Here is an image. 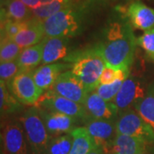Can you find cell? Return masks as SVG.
<instances>
[{
  "instance_id": "obj_14",
  "label": "cell",
  "mask_w": 154,
  "mask_h": 154,
  "mask_svg": "<svg viewBox=\"0 0 154 154\" xmlns=\"http://www.w3.org/2000/svg\"><path fill=\"white\" fill-rule=\"evenodd\" d=\"M126 17L133 28L147 31L154 28V9L140 1L131 3L126 11Z\"/></svg>"
},
{
  "instance_id": "obj_9",
  "label": "cell",
  "mask_w": 154,
  "mask_h": 154,
  "mask_svg": "<svg viewBox=\"0 0 154 154\" xmlns=\"http://www.w3.org/2000/svg\"><path fill=\"white\" fill-rule=\"evenodd\" d=\"M147 88L137 77L129 75L122 83L120 91L112 101L119 110V113L134 109L146 94Z\"/></svg>"
},
{
  "instance_id": "obj_21",
  "label": "cell",
  "mask_w": 154,
  "mask_h": 154,
  "mask_svg": "<svg viewBox=\"0 0 154 154\" xmlns=\"http://www.w3.org/2000/svg\"><path fill=\"white\" fill-rule=\"evenodd\" d=\"M73 5V0H41L38 8L33 10V17L45 21L54 14Z\"/></svg>"
},
{
  "instance_id": "obj_31",
  "label": "cell",
  "mask_w": 154,
  "mask_h": 154,
  "mask_svg": "<svg viewBox=\"0 0 154 154\" xmlns=\"http://www.w3.org/2000/svg\"><path fill=\"white\" fill-rule=\"evenodd\" d=\"M21 1H22L32 11L38 8L41 3V0H21Z\"/></svg>"
},
{
  "instance_id": "obj_7",
  "label": "cell",
  "mask_w": 154,
  "mask_h": 154,
  "mask_svg": "<svg viewBox=\"0 0 154 154\" xmlns=\"http://www.w3.org/2000/svg\"><path fill=\"white\" fill-rule=\"evenodd\" d=\"M35 106L72 116L82 124L88 119L84 105L57 95L49 90L45 92Z\"/></svg>"
},
{
  "instance_id": "obj_16",
  "label": "cell",
  "mask_w": 154,
  "mask_h": 154,
  "mask_svg": "<svg viewBox=\"0 0 154 154\" xmlns=\"http://www.w3.org/2000/svg\"><path fill=\"white\" fill-rule=\"evenodd\" d=\"M45 37L43 21L35 17L26 21L23 27L13 40L20 47L27 48L40 43Z\"/></svg>"
},
{
  "instance_id": "obj_23",
  "label": "cell",
  "mask_w": 154,
  "mask_h": 154,
  "mask_svg": "<svg viewBox=\"0 0 154 154\" xmlns=\"http://www.w3.org/2000/svg\"><path fill=\"white\" fill-rule=\"evenodd\" d=\"M134 109L154 130V82L147 87L145 97Z\"/></svg>"
},
{
  "instance_id": "obj_12",
  "label": "cell",
  "mask_w": 154,
  "mask_h": 154,
  "mask_svg": "<svg viewBox=\"0 0 154 154\" xmlns=\"http://www.w3.org/2000/svg\"><path fill=\"white\" fill-rule=\"evenodd\" d=\"M116 120L89 118L84 122V126L93 139L96 148L106 152L110 147L116 135Z\"/></svg>"
},
{
  "instance_id": "obj_24",
  "label": "cell",
  "mask_w": 154,
  "mask_h": 154,
  "mask_svg": "<svg viewBox=\"0 0 154 154\" xmlns=\"http://www.w3.org/2000/svg\"><path fill=\"white\" fill-rule=\"evenodd\" d=\"M0 95H1V115H9L15 113L22 108V105L16 97L11 94L5 83L0 81Z\"/></svg>"
},
{
  "instance_id": "obj_22",
  "label": "cell",
  "mask_w": 154,
  "mask_h": 154,
  "mask_svg": "<svg viewBox=\"0 0 154 154\" xmlns=\"http://www.w3.org/2000/svg\"><path fill=\"white\" fill-rule=\"evenodd\" d=\"M43 43L23 48L17 61L22 69H35L42 63Z\"/></svg>"
},
{
  "instance_id": "obj_30",
  "label": "cell",
  "mask_w": 154,
  "mask_h": 154,
  "mask_svg": "<svg viewBox=\"0 0 154 154\" xmlns=\"http://www.w3.org/2000/svg\"><path fill=\"white\" fill-rule=\"evenodd\" d=\"M24 22L16 21H7L1 23V39L3 38H13L17 36L23 27Z\"/></svg>"
},
{
  "instance_id": "obj_1",
  "label": "cell",
  "mask_w": 154,
  "mask_h": 154,
  "mask_svg": "<svg viewBox=\"0 0 154 154\" xmlns=\"http://www.w3.org/2000/svg\"><path fill=\"white\" fill-rule=\"evenodd\" d=\"M107 66L130 69L137 38L128 17L119 14L109 20L99 43Z\"/></svg>"
},
{
  "instance_id": "obj_28",
  "label": "cell",
  "mask_w": 154,
  "mask_h": 154,
  "mask_svg": "<svg viewBox=\"0 0 154 154\" xmlns=\"http://www.w3.org/2000/svg\"><path fill=\"white\" fill-rule=\"evenodd\" d=\"M137 45L142 48L147 58L154 62V28L145 31L138 37Z\"/></svg>"
},
{
  "instance_id": "obj_6",
  "label": "cell",
  "mask_w": 154,
  "mask_h": 154,
  "mask_svg": "<svg viewBox=\"0 0 154 154\" xmlns=\"http://www.w3.org/2000/svg\"><path fill=\"white\" fill-rule=\"evenodd\" d=\"M33 70L21 69L11 83L7 85L11 94L23 105H36L45 93L34 82Z\"/></svg>"
},
{
  "instance_id": "obj_11",
  "label": "cell",
  "mask_w": 154,
  "mask_h": 154,
  "mask_svg": "<svg viewBox=\"0 0 154 154\" xmlns=\"http://www.w3.org/2000/svg\"><path fill=\"white\" fill-rule=\"evenodd\" d=\"M37 108L51 138L70 134L78 127L77 125L80 124V122L72 116L45 110L40 107Z\"/></svg>"
},
{
  "instance_id": "obj_10",
  "label": "cell",
  "mask_w": 154,
  "mask_h": 154,
  "mask_svg": "<svg viewBox=\"0 0 154 154\" xmlns=\"http://www.w3.org/2000/svg\"><path fill=\"white\" fill-rule=\"evenodd\" d=\"M2 139L4 154H32L20 120H14L6 124Z\"/></svg>"
},
{
  "instance_id": "obj_17",
  "label": "cell",
  "mask_w": 154,
  "mask_h": 154,
  "mask_svg": "<svg viewBox=\"0 0 154 154\" xmlns=\"http://www.w3.org/2000/svg\"><path fill=\"white\" fill-rule=\"evenodd\" d=\"M69 38L59 37H45L42 40L43 52L41 65L55 63L57 61L64 60L69 52Z\"/></svg>"
},
{
  "instance_id": "obj_4",
  "label": "cell",
  "mask_w": 154,
  "mask_h": 154,
  "mask_svg": "<svg viewBox=\"0 0 154 154\" xmlns=\"http://www.w3.org/2000/svg\"><path fill=\"white\" fill-rule=\"evenodd\" d=\"M32 154H45L50 136L42 121L38 108L34 105L20 117Z\"/></svg>"
},
{
  "instance_id": "obj_27",
  "label": "cell",
  "mask_w": 154,
  "mask_h": 154,
  "mask_svg": "<svg viewBox=\"0 0 154 154\" xmlns=\"http://www.w3.org/2000/svg\"><path fill=\"white\" fill-rule=\"evenodd\" d=\"M124 81L125 80L117 79L115 82L110 83V84H104V85L99 84L96 88V89L94 90V92L99 94V96L102 99H105V101L112 102L116 98V96L118 94V92L120 91Z\"/></svg>"
},
{
  "instance_id": "obj_5",
  "label": "cell",
  "mask_w": 154,
  "mask_h": 154,
  "mask_svg": "<svg viewBox=\"0 0 154 154\" xmlns=\"http://www.w3.org/2000/svg\"><path fill=\"white\" fill-rule=\"evenodd\" d=\"M116 134L140 139L154 145V130L135 109L119 113L116 122Z\"/></svg>"
},
{
  "instance_id": "obj_19",
  "label": "cell",
  "mask_w": 154,
  "mask_h": 154,
  "mask_svg": "<svg viewBox=\"0 0 154 154\" xmlns=\"http://www.w3.org/2000/svg\"><path fill=\"white\" fill-rule=\"evenodd\" d=\"M33 17L32 10L21 0H5L1 3V23L10 20L24 22Z\"/></svg>"
},
{
  "instance_id": "obj_29",
  "label": "cell",
  "mask_w": 154,
  "mask_h": 154,
  "mask_svg": "<svg viewBox=\"0 0 154 154\" xmlns=\"http://www.w3.org/2000/svg\"><path fill=\"white\" fill-rule=\"evenodd\" d=\"M21 70L18 61L14 60L11 62L1 63L0 64V79L6 85H9L15 76Z\"/></svg>"
},
{
  "instance_id": "obj_33",
  "label": "cell",
  "mask_w": 154,
  "mask_h": 154,
  "mask_svg": "<svg viewBox=\"0 0 154 154\" xmlns=\"http://www.w3.org/2000/svg\"><path fill=\"white\" fill-rule=\"evenodd\" d=\"M138 154H154V145H151L148 149L144 151L143 152H140V153Z\"/></svg>"
},
{
  "instance_id": "obj_13",
  "label": "cell",
  "mask_w": 154,
  "mask_h": 154,
  "mask_svg": "<svg viewBox=\"0 0 154 154\" xmlns=\"http://www.w3.org/2000/svg\"><path fill=\"white\" fill-rule=\"evenodd\" d=\"M88 119L116 120L119 110L113 102H107L95 92L89 93L84 103Z\"/></svg>"
},
{
  "instance_id": "obj_20",
  "label": "cell",
  "mask_w": 154,
  "mask_h": 154,
  "mask_svg": "<svg viewBox=\"0 0 154 154\" xmlns=\"http://www.w3.org/2000/svg\"><path fill=\"white\" fill-rule=\"evenodd\" d=\"M73 143L69 154H88L96 148L92 137L85 126L76 127L71 133Z\"/></svg>"
},
{
  "instance_id": "obj_15",
  "label": "cell",
  "mask_w": 154,
  "mask_h": 154,
  "mask_svg": "<svg viewBox=\"0 0 154 154\" xmlns=\"http://www.w3.org/2000/svg\"><path fill=\"white\" fill-rule=\"evenodd\" d=\"M71 63H55L41 65L33 70V79L42 91L46 92L52 87L62 73L71 69Z\"/></svg>"
},
{
  "instance_id": "obj_3",
  "label": "cell",
  "mask_w": 154,
  "mask_h": 154,
  "mask_svg": "<svg viewBox=\"0 0 154 154\" xmlns=\"http://www.w3.org/2000/svg\"><path fill=\"white\" fill-rule=\"evenodd\" d=\"M85 13L74 5L43 21L45 37L69 38L82 31Z\"/></svg>"
},
{
  "instance_id": "obj_26",
  "label": "cell",
  "mask_w": 154,
  "mask_h": 154,
  "mask_svg": "<svg viewBox=\"0 0 154 154\" xmlns=\"http://www.w3.org/2000/svg\"><path fill=\"white\" fill-rule=\"evenodd\" d=\"M22 48L11 38L1 39L0 61L1 63L17 60L22 52Z\"/></svg>"
},
{
  "instance_id": "obj_18",
  "label": "cell",
  "mask_w": 154,
  "mask_h": 154,
  "mask_svg": "<svg viewBox=\"0 0 154 154\" xmlns=\"http://www.w3.org/2000/svg\"><path fill=\"white\" fill-rule=\"evenodd\" d=\"M151 145L138 138L116 134L114 140L105 152L107 154H138L148 149Z\"/></svg>"
},
{
  "instance_id": "obj_25",
  "label": "cell",
  "mask_w": 154,
  "mask_h": 154,
  "mask_svg": "<svg viewBox=\"0 0 154 154\" xmlns=\"http://www.w3.org/2000/svg\"><path fill=\"white\" fill-rule=\"evenodd\" d=\"M73 143L71 134L50 138L45 154H69Z\"/></svg>"
},
{
  "instance_id": "obj_32",
  "label": "cell",
  "mask_w": 154,
  "mask_h": 154,
  "mask_svg": "<svg viewBox=\"0 0 154 154\" xmlns=\"http://www.w3.org/2000/svg\"><path fill=\"white\" fill-rule=\"evenodd\" d=\"M88 154H107L104 150L100 148H94Z\"/></svg>"
},
{
  "instance_id": "obj_2",
  "label": "cell",
  "mask_w": 154,
  "mask_h": 154,
  "mask_svg": "<svg viewBox=\"0 0 154 154\" xmlns=\"http://www.w3.org/2000/svg\"><path fill=\"white\" fill-rule=\"evenodd\" d=\"M71 63V72L82 82L88 93L99 85V78L106 66L99 44L69 53L64 59Z\"/></svg>"
},
{
  "instance_id": "obj_34",
  "label": "cell",
  "mask_w": 154,
  "mask_h": 154,
  "mask_svg": "<svg viewBox=\"0 0 154 154\" xmlns=\"http://www.w3.org/2000/svg\"><path fill=\"white\" fill-rule=\"evenodd\" d=\"M4 1H5V0H1V3H2V2H4Z\"/></svg>"
},
{
  "instance_id": "obj_8",
  "label": "cell",
  "mask_w": 154,
  "mask_h": 154,
  "mask_svg": "<svg viewBox=\"0 0 154 154\" xmlns=\"http://www.w3.org/2000/svg\"><path fill=\"white\" fill-rule=\"evenodd\" d=\"M49 91L82 105H84L89 94L82 82L70 69L62 73Z\"/></svg>"
}]
</instances>
